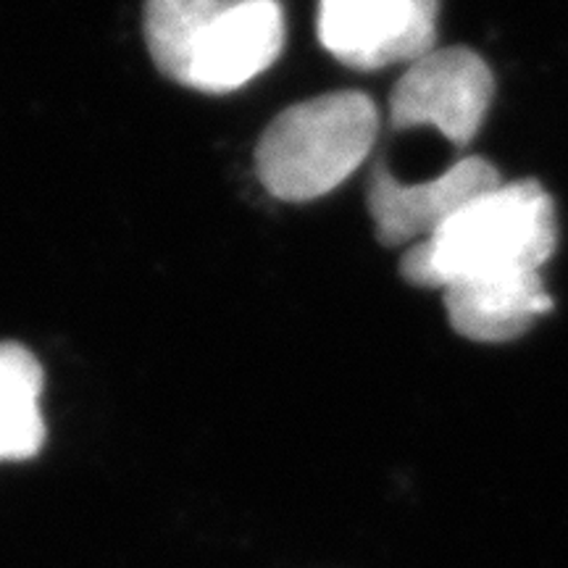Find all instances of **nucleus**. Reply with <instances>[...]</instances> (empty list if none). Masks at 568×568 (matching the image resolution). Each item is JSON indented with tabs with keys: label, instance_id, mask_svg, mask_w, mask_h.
<instances>
[{
	"label": "nucleus",
	"instance_id": "obj_3",
	"mask_svg": "<svg viewBox=\"0 0 568 568\" xmlns=\"http://www.w3.org/2000/svg\"><path fill=\"white\" fill-rule=\"evenodd\" d=\"M495 95L489 63L468 48H435L403 71L389 95V122L400 130L435 126L466 148L485 124Z\"/></svg>",
	"mask_w": 568,
	"mask_h": 568
},
{
	"label": "nucleus",
	"instance_id": "obj_6",
	"mask_svg": "<svg viewBox=\"0 0 568 568\" xmlns=\"http://www.w3.org/2000/svg\"><path fill=\"white\" fill-rule=\"evenodd\" d=\"M497 169L481 155H466L424 182L397 180L385 163L368 180V213L382 245H416L443 230L456 213L495 184Z\"/></svg>",
	"mask_w": 568,
	"mask_h": 568
},
{
	"label": "nucleus",
	"instance_id": "obj_5",
	"mask_svg": "<svg viewBox=\"0 0 568 568\" xmlns=\"http://www.w3.org/2000/svg\"><path fill=\"white\" fill-rule=\"evenodd\" d=\"M280 0H222L197 30L180 84L211 95L240 90L280 59Z\"/></svg>",
	"mask_w": 568,
	"mask_h": 568
},
{
	"label": "nucleus",
	"instance_id": "obj_9",
	"mask_svg": "<svg viewBox=\"0 0 568 568\" xmlns=\"http://www.w3.org/2000/svg\"><path fill=\"white\" fill-rule=\"evenodd\" d=\"M219 0H145V40L155 67L180 82L190 45Z\"/></svg>",
	"mask_w": 568,
	"mask_h": 568
},
{
	"label": "nucleus",
	"instance_id": "obj_2",
	"mask_svg": "<svg viewBox=\"0 0 568 568\" xmlns=\"http://www.w3.org/2000/svg\"><path fill=\"white\" fill-rule=\"evenodd\" d=\"M379 113L364 92H329L282 111L255 148V172L274 197L316 201L337 190L372 153Z\"/></svg>",
	"mask_w": 568,
	"mask_h": 568
},
{
	"label": "nucleus",
	"instance_id": "obj_8",
	"mask_svg": "<svg viewBox=\"0 0 568 568\" xmlns=\"http://www.w3.org/2000/svg\"><path fill=\"white\" fill-rule=\"evenodd\" d=\"M45 376L30 347L0 343V460H27L45 443Z\"/></svg>",
	"mask_w": 568,
	"mask_h": 568
},
{
	"label": "nucleus",
	"instance_id": "obj_7",
	"mask_svg": "<svg viewBox=\"0 0 568 568\" xmlns=\"http://www.w3.org/2000/svg\"><path fill=\"white\" fill-rule=\"evenodd\" d=\"M450 326L474 343H510L550 311L542 274L493 276L443 290Z\"/></svg>",
	"mask_w": 568,
	"mask_h": 568
},
{
	"label": "nucleus",
	"instance_id": "obj_4",
	"mask_svg": "<svg viewBox=\"0 0 568 568\" xmlns=\"http://www.w3.org/2000/svg\"><path fill=\"white\" fill-rule=\"evenodd\" d=\"M439 0H318V40L358 71L410 63L437 48Z\"/></svg>",
	"mask_w": 568,
	"mask_h": 568
},
{
	"label": "nucleus",
	"instance_id": "obj_1",
	"mask_svg": "<svg viewBox=\"0 0 568 568\" xmlns=\"http://www.w3.org/2000/svg\"><path fill=\"white\" fill-rule=\"evenodd\" d=\"M556 245V205L548 190L535 180L500 182L464 205L443 230L410 245L400 274L429 290L493 276L542 274Z\"/></svg>",
	"mask_w": 568,
	"mask_h": 568
}]
</instances>
